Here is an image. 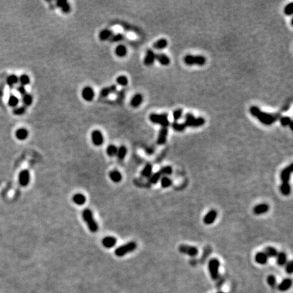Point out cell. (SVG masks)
I'll list each match as a JSON object with an SVG mask.
<instances>
[{
    "instance_id": "5",
    "label": "cell",
    "mask_w": 293,
    "mask_h": 293,
    "mask_svg": "<svg viewBox=\"0 0 293 293\" xmlns=\"http://www.w3.org/2000/svg\"><path fill=\"white\" fill-rule=\"evenodd\" d=\"M206 58L203 56H193L191 55H186L184 57L185 63L189 66L193 65H198L199 66H203L206 63Z\"/></svg>"
},
{
    "instance_id": "2",
    "label": "cell",
    "mask_w": 293,
    "mask_h": 293,
    "mask_svg": "<svg viewBox=\"0 0 293 293\" xmlns=\"http://www.w3.org/2000/svg\"><path fill=\"white\" fill-rule=\"evenodd\" d=\"M185 121L184 124H185L186 127L190 128H199L204 126L205 124V119L202 117L195 118L192 113H187L185 116Z\"/></svg>"
},
{
    "instance_id": "40",
    "label": "cell",
    "mask_w": 293,
    "mask_h": 293,
    "mask_svg": "<svg viewBox=\"0 0 293 293\" xmlns=\"http://www.w3.org/2000/svg\"><path fill=\"white\" fill-rule=\"evenodd\" d=\"M117 152L118 148L114 145H110L107 148V153L110 157H113V156L117 155Z\"/></svg>"
},
{
    "instance_id": "44",
    "label": "cell",
    "mask_w": 293,
    "mask_h": 293,
    "mask_svg": "<svg viewBox=\"0 0 293 293\" xmlns=\"http://www.w3.org/2000/svg\"><path fill=\"white\" fill-rule=\"evenodd\" d=\"M161 175L160 174V172H157L154 173L153 175H151L150 178H149L150 183H151V184L157 183L159 181V180H160V179L161 178Z\"/></svg>"
},
{
    "instance_id": "7",
    "label": "cell",
    "mask_w": 293,
    "mask_h": 293,
    "mask_svg": "<svg viewBox=\"0 0 293 293\" xmlns=\"http://www.w3.org/2000/svg\"><path fill=\"white\" fill-rule=\"evenodd\" d=\"M219 266L220 262L217 258H212L209 261L208 263V269L209 273L211 278L213 280H217L219 275Z\"/></svg>"
},
{
    "instance_id": "6",
    "label": "cell",
    "mask_w": 293,
    "mask_h": 293,
    "mask_svg": "<svg viewBox=\"0 0 293 293\" xmlns=\"http://www.w3.org/2000/svg\"><path fill=\"white\" fill-rule=\"evenodd\" d=\"M137 245L135 241H130V242L127 243L126 244H124L123 246H121L115 250V254L118 257H123L129 252H133L135 250Z\"/></svg>"
},
{
    "instance_id": "45",
    "label": "cell",
    "mask_w": 293,
    "mask_h": 293,
    "mask_svg": "<svg viewBox=\"0 0 293 293\" xmlns=\"http://www.w3.org/2000/svg\"><path fill=\"white\" fill-rule=\"evenodd\" d=\"M161 185L163 188H167L172 185V181L168 176H164L161 178Z\"/></svg>"
},
{
    "instance_id": "21",
    "label": "cell",
    "mask_w": 293,
    "mask_h": 293,
    "mask_svg": "<svg viewBox=\"0 0 293 293\" xmlns=\"http://www.w3.org/2000/svg\"><path fill=\"white\" fill-rule=\"evenodd\" d=\"M117 90V86L116 85H112L109 87H105L103 88L100 92V95L102 97H106L111 94L114 93Z\"/></svg>"
},
{
    "instance_id": "12",
    "label": "cell",
    "mask_w": 293,
    "mask_h": 293,
    "mask_svg": "<svg viewBox=\"0 0 293 293\" xmlns=\"http://www.w3.org/2000/svg\"><path fill=\"white\" fill-rule=\"evenodd\" d=\"M292 172V164H291L289 166L285 168L281 172L280 178H281V181H282V183H288Z\"/></svg>"
},
{
    "instance_id": "33",
    "label": "cell",
    "mask_w": 293,
    "mask_h": 293,
    "mask_svg": "<svg viewBox=\"0 0 293 293\" xmlns=\"http://www.w3.org/2000/svg\"><path fill=\"white\" fill-rule=\"evenodd\" d=\"M22 96V103H23L25 107L30 106V105L32 104L33 99V96H31L30 94L26 93L25 95H24L23 96Z\"/></svg>"
},
{
    "instance_id": "41",
    "label": "cell",
    "mask_w": 293,
    "mask_h": 293,
    "mask_svg": "<svg viewBox=\"0 0 293 293\" xmlns=\"http://www.w3.org/2000/svg\"><path fill=\"white\" fill-rule=\"evenodd\" d=\"M27 112V108L26 107L23 106H20V107H16L15 108H14L13 109V113L15 115H24L25 113Z\"/></svg>"
},
{
    "instance_id": "47",
    "label": "cell",
    "mask_w": 293,
    "mask_h": 293,
    "mask_svg": "<svg viewBox=\"0 0 293 293\" xmlns=\"http://www.w3.org/2000/svg\"><path fill=\"white\" fill-rule=\"evenodd\" d=\"M160 174L163 175H170L172 173V168L171 166H167L161 168L160 170Z\"/></svg>"
},
{
    "instance_id": "50",
    "label": "cell",
    "mask_w": 293,
    "mask_h": 293,
    "mask_svg": "<svg viewBox=\"0 0 293 293\" xmlns=\"http://www.w3.org/2000/svg\"><path fill=\"white\" fill-rule=\"evenodd\" d=\"M124 38V36L122 34L118 33L115 34L114 35H113L112 38H111V41L113 42H118L119 41H122Z\"/></svg>"
},
{
    "instance_id": "8",
    "label": "cell",
    "mask_w": 293,
    "mask_h": 293,
    "mask_svg": "<svg viewBox=\"0 0 293 293\" xmlns=\"http://www.w3.org/2000/svg\"><path fill=\"white\" fill-rule=\"evenodd\" d=\"M178 251L182 254L187 255L190 257H195L198 254V249L195 246L182 244L178 247Z\"/></svg>"
},
{
    "instance_id": "17",
    "label": "cell",
    "mask_w": 293,
    "mask_h": 293,
    "mask_svg": "<svg viewBox=\"0 0 293 293\" xmlns=\"http://www.w3.org/2000/svg\"><path fill=\"white\" fill-rule=\"evenodd\" d=\"M155 61H158L163 66H167L170 63V58L164 53L155 54Z\"/></svg>"
},
{
    "instance_id": "51",
    "label": "cell",
    "mask_w": 293,
    "mask_h": 293,
    "mask_svg": "<svg viewBox=\"0 0 293 293\" xmlns=\"http://www.w3.org/2000/svg\"><path fill=\"white\" fill-rule=\"evenodd\" d=\"M286 271L287 274H291L292 273V271H293V264H292V261H290L289 262H288V263L286 264Z\"/></svg>"
},
{
    "instance_id": "24",
    "label": "cell",
    "mask_w": 293,
    "mask_h": 293,
    "mask_svg": "<svg viewBox=\"0 0 293 293\" xmlns=\"http://www.w3.org/2000/svg\"><path fill=\"white\" fill-rule=\"evenodd\" d=\"M292 286V280L291 279H285L281 282L279 284L278 289L280 291H286L291 288Z\"/></svg>"
},
{
    "instance_id": "20",
    "label": "cell",
    "mask_w": 293,
    "mask_h": 293,
    "mask_svg": "<svg viewBox=\"0 0 293 293\" xmlns=\"http://www.w3.org/2000/svg\"><path fill=\"white\" fill-rule=\"evenodd\" d=\"M29 136V132L25 128H21L16 130L15 132V136L17 139L20 141H24Z\"/></svg>"
},
{
    "instance_id": "16",
    "label": "cell",
    "mask_w": 293,
    "mask_h": 293,
    "mask_svg": "<svg viewBox=\"0 0 293 293\" xmlns=\"http://www.w3.org/2000/svg\"><path fill=\"white\" fill-rule=\"evenodd\" d=\"M269 210V206L268 204L263 203V204H258V205L256 206L254 208H253V212H254L255 215H260L265 214V213L268 212Z\"/></svg>"
},
{
    "instance_id": "54",
    "label": "cell",
    "mask_w": 293,
    "mask_h": 293,
    "mask_svg": "<svg viewBox=\"0 0 293 293\" xmlns=\"http://www.w3.org/2000/svg\"><path fill=\"white\" fill-rule=\"evenodd\" d=\"M218 293H225V292H218Z\"/></svg>"
},
{
    "instance_id": "39",
    "label": "cell",
    "mask_w": 293,
    "mask_h": 293,
    "mask_svg": "<svg viewBox=\"0 0 293 293\" xmlns=\"http://www.w3.org/2000/svg\"><path fill=\"white\" fill-rule=\"evenodd\" d=\"M152 172V166L150 164H147L143 170H142L141 172V175L143 176V177H149L151 175Z\"/></svg>"
},
{
    "instance_id": "53",
    "label": "cell",
    "mask_w": 293,
    "mask_h": 293,
    "mask_svg": "<svg viewBox=\"0 0 293 293\" xmlns=\"http://www.w3.org/2000/svg\"><path fill=\"white\" fill-rule=\"evenodd\" d=\"M291 102H290V103H286V104L281 107V110L282 111V112H286V111H288L289 109L290 106H291Z\"/></svg>"
},
{
    "instance_id": "32",
    "label": "cell",
    "mask_w": 293,
    "mask_h": 293,
    "mask_svg": "<svg viewBox=\"0 0 293 293\" xmlns=\"http://www.w3.org/2000/svg\"><path fill=\"white\" fill-rule=\"evenodd\" d=\"M18 83V78L15 74H12L8 77L7 84L10 87L12 88Z\"/></svg>"
},
{
    "instance_id": "52",
    "label": "cell",
    "mask_w": 293,
    "mask_h": 293,
    "mask_svg": "<svg viewBox=\"0 0 293 293\" xmlns=\"http://www.w3.org/2000/svg\"><path fill=\"white\" fill-rule=\"evenodd\" d=\"M16 90H17V92H18L21 96H23L24 95H25V94L27 93V91H26V89H25V87L21 86V85H19V86L16 88Z\"/></svg>"
},
{
    "instance_id": "13",
    "label": "cell",
    "mask_w": 293,
    "mask_h": 293,
    "mask_svg": "<svg viewBox=\"0 0 293 293\" xmlns=\"http://www.w3.org/2000/svg\"><path fill=\"white\" fill-rule=\"evenodd\" d=\"M168 134V128L161 127L158 133V136L157 139V143L160 145H163L167 141V136Z\"/></svg>"
},
{
    "instance_id": "38",
    "label": "cell",
    "mask_w": 293,
    "mask_h": 293,
    "mask_svg": "<svg viewBox=\"0 0 293 293\" xmlns=\"http://www.w3.org/2000/svg\"><path fill=\"white\" fill-rule=\"evenodd\" d=\"M280 191L284 195H288L291 191V187L289 183H282L280 186Z\"/></svg>"
},
{
    "instance_id": "3",
    "label": "cell",
    "mask_w": 293,
    "mask_h": 293,
    "mask_svg": "<svg viewBox=\"0 0 293 293\" xmlns=\"http://www.w3.org/2000/svg\"><path fill=\"white\" fill-rule=\"evenodd\" d=\"M82 216H83L84 220L86 222L90 231L93 233L97 231L98 229V225L96 223L95 218H94L92 211L90 209H85L83 211V213H82Z\"/></svg>"
},
{
    "instance_id": "18",
    "label": "cell",
    "mask_w": 293,
    "mask_h": 293,
    "mask_svg": "<svg viewBox=\"0 0 293 293\" xmlns=\"http://www.w3.org/2000/svg\"><path fill=\"white\" fill-rule=\"evenodd\" d=\"M143 96L141 94H136L135 95L133 96L131 101H130V105L134 108L138 107L140 105L143 103Z\"/></svg>"
},
{
    "instance_id": "29",
    "label": "cell",
    "mask_w": 293,
    "mask_h": 293,
    "mask_svg": "<svg viewBox=\"0 0 293 293\" xmlns=\"http://www.w3.org/2000/svg\"><path fill=\"white\" fill-rule=\"evenodd\" d=\"M171 126L175 131L179 132L185 131V129L187 128L185 124L184 123H178L177 122H174L173 123H172Z\"/></svg>"
},
{
    "instance_id": "37",
    "label": "cell",
    "mask_w": 293,
    "mask_h": 293,
    "mask_svg": "<svg viewBox=\"0 0 293 293\" xmlns=\"http://www.w3.org/2000/svg\"><path fill=\"white\" fill-rule=\"evenodd\" d=\"M30 78L26 74H22L18 78V82L20 85L22 86H26L30 84Z\"/></svg>"
},
{
    "instance_id": "49",
    "label": "cell",
    "mask_w": 293,
    "mask_h": 293,
    "mask_svg": "<svg viewBox=\"0 0 293 293\" xmlns=\"http://www.w3.org/2000/svg\"><path fill=\"white\" fill-rule=\"evenodd\" d=\"M267 283H268L269 285L271 287H274L276 284V279H275L274 275H270L268 276L267 279Z\"/></svg>"
},
{
    "instance_id": "14",
    "label": "cell",
    "mask_w": 293,
    "mask_h": 293,
    "mask_svg": "<svg viewBox=\"0 0 293 293\" xmlns=\"http://www.w3.org/2000/svg\"><path fill=\"white\" fill-rule=\"evenodd\" d=\"M155 61V53L152 50H147L144 58V64L146 66H151Z\"/></svg>"
},
{
    "instance_id": "35",
    "label": "cell",
    "mask_w": 293,
    "mask_h": 293,
    "mask_svg": "<svg viewBox=\"0 0 293 293\" xmlns=\"http://www.w3.org/2000/svg\"><path fill=\"white\" fill-rule=\"evenodd\" d=\"M287 261L286 255L284 252H279L277 255V263L280 266H283L285 265Z\"/></svg>"
},
{
    "instance_id": "36",
    "label": "cell",
    "mask_w": 293,
    "mask_h": 293,
    "mask_svg": "<svg viewBox=\"0 0 293 293\" xmlns=\"http://www.w3.org/2000/svg\"><path fill=\"white\" fill-rule=\"evenodd\" d=\"M8 105H9L10 107L15 108L16 107H18L19 103V99L16 96L12 95L10 96L9 98H8Z\"/></svg>"
},
{
    "instance_id": "23",
    "label": "cell",
    "mask_w": 293,
    "mask_h": 293,
    "mask_svg": "<svg viewBox=\"0 0 293 293\" xmlns=\"http://www.w3.org/2000/svg\"><path fill=\"white\" fill-rule=\"evenodd\" d=\"M267 260H268V257H267V255L265 254L263 252H258L257 253V255H255V261L258 264H261V265L266 264L267 262Z\"/></svg>"
},
{
    "instance_id": "34",
    "label": "cell",
    "mask_w": 293,
    "mask_h": 293,
    "mask_svg": "<svg viewBox=\"0 0 293 293\" xmlns=\"http://www.w3.org/2000/svg\"><path fill=\"white\" fill-rule=\"evenodd\" d=\"M279 120H280V122L281 126H284V127L290 126H291V128L292 129V122L291 118L288 117V116H283V117H281V118H280Z\"/></svg>"
},
{
    "instance_id": "10",
    "label": "cell",
    "mask_w": 293,
    "mask_h": 293,
    "mask_svg": "<svg viewBox=\"0 0 293 293\" xmlns=\"http://www.w3.org/2000/svg\"><path fill=\"white\" fill-rule=\"evenodd\" d=\"M82 96L85 101L88 102L92 101L95 96V90L90 86H86L82 89Z\"/></svg>"
},
{
    "instance_id": "30",
    "label": "cell",
    "mask_w": 293,
    "mask_h": 293,
    "mask_svg": "<svg viewBox=\"0 0 293 293\" xmlns=\"http://www.w3.org/2000/svg\"><path fill=\"white\" fill-rule=\"evenodd\" d=\"M263 252L267 255V257H277L278 254V250L274 247L271 246L267 247V248H265Z\"/></svg>"
},
{
    "instance_id": "27",
    "label": "cell",
    "mask_w": 293,
    "mask_h": 293,
    "mask_svg": "<svg viewBox=\"0 0 293 293\" xmlns=\"http://www.w3.org/2000/svg\"><path fill=\"white\" fill-rule=\"evenodd\" d=\"M73 201L78 205H83L86 202V197L82 193H76L73 195Z\"/></svg>"
},
{
    "instance_id": "25",
    "label": "cell",
    "mask_w": 293,
    "mask_h": 293,
    "mask_svg": "<svg viewBox=\"0 0 293 293\" xmlns=\"http://www.w3.org/2000/svg\"><path fill=\"white\" fill-rule=\"evenodd\" d=\"M113 36V31L112 30L105 29L102 30L99 33V38L102 41H105L107 39H111Z\"/></svg>"
},
{
    "instance_id": "42",
    "label": "cell",
    "mask_w": 293,
    "mask_h": 293,
    "mask_svg": "<svg viewBox=\"0 0 293 293\" xmlns=\"http://www.w3.org/2000/svg\"><path fill=\"white\" fill-rule=\"evenodd\" d=\"M116 82H117V84L119 85V86H126L128 84V79L126 76L120 75L116 79Z\"/></svg>"
},
{
    "instance_id": "15",
    "label": "cell",
    "mask_w": 293,
    "mask_h": 293,
    "mask_svg": "<svg viewBox=\"0 0 293 293\" xmlns=\"http://www.w3.org/2000/svg\"><path fill=\"white\" fill-rule=\"evenodd\" d=\"M217 212L215 210H211L207 213L204 218V223L206 225H211L214 223L217 217Z\"/></svg>"
},
{
    "instance_id": "22",
    "label": "cell",
    "mask_w": 293,
    "mask_h": 293,
    "mask_svg": "<svg viewBox=\"0 0 293 293\" xmlns=\"http://www.w3.org/2000/svg\"><path fill=\"white\" fill-rule=\"evenodd\" d=\"M56 5L61 8L62 12L65 14H68L71 11V6L69 4V2L67 1H65V0H60L56 2Z\"/></svg>"
},
{
    "instance_id": "43",
    "label": "cell",
    "mask_w": 293,
    "mask_h": 293,
    "mask_svg": "<svg viewBox=\"0 0 293 293\" xmlns=\"http://www.w3.org/2000/svg\"><path fill=\"white\" fill-rule=\"evenodd\" d=\"M126 154H127V149L125 146H121L119 149H118L117 155L119 160H123V159L125 158V156L126 155Z\"/></svg>"
},
{
    "instance_id": "28",
    "label": "cell",
    "mask_w": 293,
    "mask_h": 293,
    "mask_svg": "<svg viewBox=\"0 0 293 293\" xmlns=\"http://www.w3.org/2000/svg\"><path fill=\"white\" fill-rule=\"evenodd\" d=\"M115 52L119 57H124L127 55V48L125 45L120 44L118 45L115 48Z\"/></svg>"
},
{
    "instance_id": "26",
    "label": "cell",
    "mask_w": 293,
    "mask_h": 293,
    "mask_svg": "<svg viewBox=\"0 0 293 293\" xmlns=\"http://www.w3.org/2000/svg\"><path fill=\"white\" fill-rule=\"evenodd\" d=\"M168 45V41L166 39H160L153 44V47L156 50H163Z\"/></svg>"
},
{
    "instance_id": "46",
    "label": "cell",
    "mask_w": 293,
    "mask_h": 293,
    "mask_svg": "<svg viewBox=\"0 0 293 293\" xmlns=\"http://www.w3.org/2000/svg\"><path fill=\"white\" fill-rule=\"evenodd\" d=\"M183 111L182 109H176L175 111L173 112L172 116L175 122L178 121V119H180L182 118V116H183Z\"/></svg>"
},
{
    "instance_id": "1",
    "label": "cell",
    "mask_w": 293,
    "mask_h": 293,
    "mask_svg": "<svg viewBox=\"0 0 293 293\" xmlns=\"http://www.w3.org/2000/svg\"><path fill=\"white\" fill-rule=\"evenodd\" d=\"M250 113L253 117L257 118L258 121L265 126H270L274 124L281 118L280 113H270L263 112L257 106L250 108Z\"/></svg>"
},
{
    "instance_id": "4",
    "label": "cell",
    "mask_w": 293,
    "mask_h": 293,
    "mask_svg": "<svg viewBox=\"0 0 293 293\" xmlns=\"http://www.w3.org/2000/svg\"><path fill=\"white\" fill-rule=\"evenodd\" d=\"M149 120L153 124H160L161 127L168 128L170 126V122L168 120V113H151L149 115Z\"/></svg>"
},
{
    "instance_id": "31",
    "label": "cell",
    "mask_w": 293,
    "mask_h": 293,
    "mask_svg": "<svg viewBox=\"0 0 293 293\" xmlns=\"http://www.w3.org/2000/svg\"><path fill=\"white\" fill-rule=\"evenodd\" d=\"M109 176L112 180L115 183H118L122 180V175L118 170H112L109 173Z\"/></svg>"
},
{
    "instance_id": "11",
    "label": "cell",
    "mask_w": 293,
    "mask_h": 293,
    "mask_svg": "<svg viewBox=\"0 0 293 293\" xmlns=\"http://www.w3.org/2000/svg\"><path fill=\"white\" fill-rule=\"evenodd\" d=\"M18 181L22 187H26L28 185L30 181L29 172L27 170H22L18 176Z\"/></svg>"
},
{
    "instance_id": "48",
    "label": "cell",
    "mask_w": 293,
    "mask_h": 293,
    "mask_svg": "<svg viewBox=\"0 0 293 293\" xmlns=\"http://www.w3.org/2000/svg\"><path fill=\"white\" fill-rule=\"evenodd\" d=\"M284 14L287 16H291L293 14V3H290L284 8Z\"/></svg>"
},
{
    "instance_id": "9",
    "label": "cell",
    "mask_w": 293,
    "mask_h": 293,
    "mask_svg": "<svg viewBox=\"0 0 293 293\" xmlns=\"http://www.w3.org/2000/svg\"><path fill=\"white\" fill-rule=\"evenodd\" d=\"M91 139L92 143L96 146H100L104 143V136L101 131L98 130H94L91 133Z\"/></svg>"
},
{
    "instance_id": "19",
    "label": "cell",
    "mask_w": 293,
    "mask_h": 293,
    "mask_svg": "<svg viewBox=\"0 0 293 293\" xmlns=\"http://www.w3.org/2000/svg\"><path fill=\"white\" fill-rule=\"evenodd\" d=\"M116 243H117V240H116L115 238L112 237V236H107V237L103 238V240H102L103 245L108 248H112L115 245Z\"/></svg>"
}]
</instances>
